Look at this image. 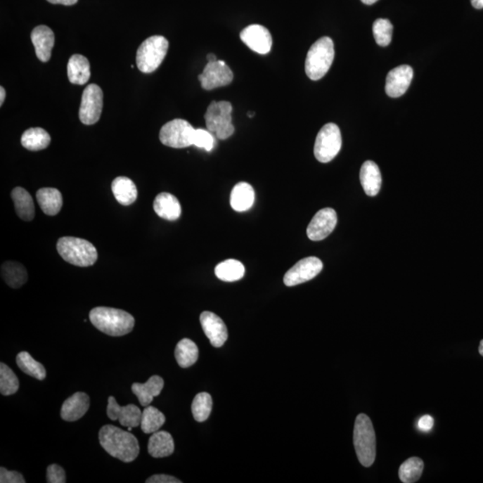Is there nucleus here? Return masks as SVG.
<instances>
[{"instance_id":"1","label":"nucleus","mask_w":483,"mask_h":483,"mask_svg":"<svg viewBox=\"0 0 483 483\" xmlns=\"http://www.w3.org/2000/svg\"><path fill=\"white\" fill-rule=\"evenodd\" d=\"M101 446L108 454L124 463L134 461L140 453L136 436L114 425H105L98 432Z\"/></svg>"},{"instance_id":"2","label":"nucleus","mask_w":483,"mask_h":483,"mask_svg":"<svg viewBox=\"0 0 483 483\" xmlns=\"http://www.w3.org/2000/svg\"><path fill=\"white\" fill-rule=\"evenodd\" d=\"M90 321L97 330L111 337H122L134 327V318L120 309L96 307L90 311Z\"/></svg>"},{"instance_id":"3","label":"nucleus","mask_w":483,"mask_h":483,"mask_svg":"<svg viewBox=\"0 0 483 483\" xmlns=\"http://www.w3.org/2000/svg\"><path fill=\"white\" fill-rule=\"evenodd\" d=\"M354 445L361 465H373L376 458V435L373 423L364 413H360L354 423Z\"/></svg>"},{"instance_id":"4","label":"nucleus","mask_w":483,"mask_h":483,"mask_svg":"<svg viewBox=\"0 0 483 483\" xmlns=\"http://www.w3.org/2000/svg\"><path fill=\"white\" fill-rule=\"evenodd\" d=\"M57 250L65 262L78 267H90L98 259L97 249L84 239L65 236L58 239Z\"/></svg>"},{"instance_id":"5","label":"nucleus","mask_w":483,"mask_h":483,"mask_svg":"<svg viewBox=\"0 0 483 483\" xmlns=\"http://www.w3.org/2000/svg\"><path fill=\"white\" fill-rule=\"evenodd\" d=\"M335 58L333 41L322 37L309 49L305 60V73L313 81L320 80L330 70Z\"/></svg>"},{"instance_id":"6","label":"nucleus","mask_w":483,"mask_h":483,"mask_svg":"<svg viewBox=\"0 0 483 483\" xmlns=\"http://www.w3.org/2000/svg\"><path fill=\"white\" fill-rule=\"evenodd\" d=\"M169 46V41L163 36L146 39L137 51L136 65L139 70L144 74L156 71L165 58Z\"/></svg>"},{"instance_id":"7","label":"nucleus","mask_w":483,"mask_h":483,"mask_svg":"<svg viewBox=\"0 0 483 483\" xmlns=\"http://www.w3.org/2000/svg\"><path fill=\"white\" fill-rule=\"evenodd\" d=\"M232 104L228 101H212L205 113L207 129L219 140L228 139L235 132L232 124Z\"/></svg>"},{"instance_id":"8","label":"nucleus","mask_w":483,"mask_h":483,"mask_svg":"<svg viewBox=\"0 0 483 483\" xmlns=\"http://www.w3.org/2000/svg\"><path fill=\"white\" fill-rule=\"evenodd\" d=\"M342 136L340 127L333 123L325 124L314 144V155L321 163L330 162L340 152Z\"/></svg>"},{"instance_id":"9","label":"nucleus","mask_w":483,"mask_h":483,"mask_svg":"<svg viewBox=\"0 0 483 483\" xmlns=\"http://www.w3.org/2000/svg\"><path fill=\"white\" fill-rule=\"evenodd\" d=\"M195 130L186 120H174L161 128L160 140L164 146L182 149L193 146Z\"/></svg>"},{"instance_id":"10","label":"nucleus","mask_w":483,"mask_h":483,"mask_svg":"<svg viewBox=\"0 0 483 483\" xmlns=\"http://www.w3.org/2000/svg\"><path fill=\"white\" fill-rule=\"evenodd\" d=\"M103 108V93L97 84L88 85L82 95L79 118L81 122L91 126L100 120Z\"/></svg>"},{"instance_id":"11","label":"nucleus","mask_w":483,"mask_h":483,"mask_svg":"<svg viewBox=\"0 0 483 483\" xmlns=\"http://www.w3.org/2000/svg\"><path fill=\"white\" fill-rule=\"evenodd\" d=\"M198 79L202 87L210 91L231 84L234 74L224 61L216 60L208 62Z\"/></svg>"},{"instance_id":"12","label":"nucleus","mask_w":483,"mask_h":483,"mask_svg":"<svg viewBox=\"0 0 483 483\" xmlns=\"http://www.w3.org/2000/svg\"><path fill=\"white\" fill-rule=\"evenodd\" d=\"M323 269V264L317 257H307L299 261L284 276V284L287 287L305 283L316 277Z\"/></svg>"},{"instance_id":"13","label":"nucleus","mask_w":483,"mask_h":483,"mask_svg":"<svg viewBox=\"0 0 483 483\" xmlns=\"http://www.w3.org/2000/svg\"><path fill=\"white\" fill-rule=\"evenodd\" d=\"M337 223L336 212L325 208L318 212L307 228V236L311 241H321L333 232Z\"/></svg>"},{"instance_id":"14","label":"nucleus","mask_w":483,"mask_h":483,"mask_svg":"<svg viewBox=\"0 0 483 483\" xmlns=\"http://www.w3.org/2000/svg\"><path fill=\"white\" fill-rule=\"evenodd\" d=\"M240 38L252 51L257 52L259 54H268L271 51V34L264 26L249 25L240 32Z\"/></svg>"},{"instance_id":"15","label":"nucleus","mask_w":483,"mask_h":483,"mask_svg":"<svg viewBox=\"0 0 483 483\" xmlns=\"http://www.w3.org/2000/svg\"><path fill=\"white\" fill-rule=\"evenodd\" d=\"M203 332L214 347H221L228 340V333L225 322L212 311H203L200 316Z\"/></svg>"},{"instance_id":"16","label":"nucleus","mask_w":483,"mask_h":483,"mask_svg":"<svg viewBox=\"0 0 483 483\" xmlns=\"http://www.w3.org/2000/svg\"><path fill=\"white\" fill-rule=\"evenodd\" d=\"M108 418L112 420H120V425L124 427H138L141 425L143 413L139 407L136 405H127L121 406L118 405L114 397H108L107 408Z\"/></svg>"},{"instance_id":"17","label":"nucleus","mask_w":483,"mask_h":483,"mask_svg":"<svg viewBox=\"0 0 483 483\" xmlns=\"http://www.w3.org/2000/svg\"><path fill=\"white\" fill-rule=\"evenodd\" d=\"M413 77V68L410 65H400L392 69L387 75L385 90L391 98H399L406 93Z\"/></svg>"},{"instance_id":"18","label":"nucleus","mask_w":483,"mask_h":483,"mask_svg":"<svg viewBox=\"0 0 483 483\" xmlns=\"http://www.w3.org/2000/svg\"><path fill=\"white\" fill-rule=\"evenodd\" d=\"M31 39L37 58L41 62H48L51 58L52 49L55 44L53 31L48 26L39 25L32 32Z\"/></svg>"},{"instance_id":"19","label":"nucleus","mask_w":483,"mask_h":483,"mask_svg":"<svg viewBox=\"0 0 483 483\" xmlns=\"http://www.w3.org/2000/svg\"><path fill=\"white\" fill-rule=\"evenodd\" d=\"M90 408V397L84 392L75 393L68 397L61 407V418L65 422H75L81 419Z\"/></svg>"},{"instance_id":"20","label":"nucleus","mask_w":483,"mask_h":483,"mask_svg":"<svg viewBox=\"0 0 483 483\" xmlns=\"http://www.w3.org/2000/svg\"><path fill=\"white\" fill-rule=\"evenodd\" d=\"M360 180L367 195L375 196L380 193L382 179L379 167L375 162L367 160L363 164L360 171Z\"/></svg>"},{"instance_id":"21","label":"nucleus","mask_w":483,"mask_h":483,"mask_svg":"<svg viewBox=\"0 0 483 483\" xmlns=\"http://www.w3.org/2000/svg\"><path fill=\"white\" fill-rule=\"evenodd\" d=\"M153 209L157 216L170 221L179 219L182 213L179 200L169 193H161L156 197L153 202Z\"/></svg>"},{"instance_id":"22","label":"nucleus","mask_w":483,"mask_h":483,"mask_svg":"<svg viewBox=\"0 0 483 483\" xmlns=\"http://www.w3.org/2000/svg\"><path fill=\"white\" fill-rule=\"evenodd\" d=\"M175 443L170 433L164 430H157L148 443V452L154 458H167L173 454Z\"/></svg>"},{"instance_id":"23","label":"nucleus","mask_w":483,"mask_h":483,"mask_svg":"<svg viewBox=\"0 0 483 483\" xmlns=\"http://www.w3.org/2000/svg\"><path fill=\"white\" fill-rule=\"evenodd\" d=\"M164 380L162 378L157 375L150 377L146 383H134L132 391L134 395L143 406H150L154 397H157L162 391Z\"/></svg>"},{"instance_id":"24","label":"nucleus","mask_w":483,"mask_h":483,"mask_svg":"<svg viewBox=\"0 0 483 483\" xmlns=\"http://www.w3.org/2000/svg\"><path fill=\"white\" fill-rule=\"evenodd\" d=\"M255 200L254 188L248 183L236 185L230 195V205L236 212H244L252 208Z\"/></svg>"},{"instance_id":"25","label":"nucleus","mask_w":483,"mask_h":483,"mask_svg":"<svg viewBox=\"0 0 483 483\" xmlns=\"http://www.w3.org/2000/svg\"><path fill=\"white\" fill-rule=\"evenodd\" d=\"M67 75L71 84L83 85L91 78L90 63L83 55L75 54L69 59Z\"/></svg>"},{"instance_id":"26","label":"nucleus","mask_w":483,"mask_h":483,"mask_svg":"<svg viewBox=\"0 0 483 483\" xmlns=\"http://www.w3.org/2000/svg\"><path fill=\"white\" fill-rule=\"evenodd\" d=\"M36 199L42 212L48 216L58 214L63 205L61 193L56 188H41L36 193Z\"/></svg>"},{"instance_id":"27","label":"nucleus","mask_w":483,"mask_h":483,"mask_svg":"<svg viewBox=\"0 0 483 483\" xmlns=\"http://www.w3.org/2000/svg\"><path fill=\"white\" fill-rule=\"evenodd\" d=\"M11 197L14 202L16 214L25 221L34 219L35 207L31 195L22 187H15L12 191Z\"/></svg>"},{"instance_id":"28","label":"nucleus","mask_w":483,"mask_h":483,"mask_svg":"<svg viewBox=\"0 0 483 483\" xmlns=\"http://www.w3.org/2000/svg\"><path fill=\"white\" fill-rule=\"evenodd\" d=\"M115 198L121 205H133L137 199L136 186L130 179L126 176H118L111 185Z\"/></svg>"},{"instance_id":"29","label":"nucleus","mask_w":483,"mask_h":483,"mask_svg":"<svg viewBox=\"0 0 483 483\" xmlns=\"http://www.w3.org/2000/svg\"><path fill=\"white\" fill-rule=\"evenodd\" d=\"M1 276L6 284L12 288H20L27 282L25 268L16 262H6L1 266Z\"/></svg>"},{"instance_id":"30","label":"nucleus","mask_w":483,"mask_h":483,"mask_svg":"<svg viewBox=\"0 0 483 483\" xmlns=\"http://www.w3.org/2000/svg\"><path fill=\"white\" fill-rule=\"evenodd\" d=\"M51 142V136L42 128H30L22 134V146L32 152H38L46 149Z\"/></svg>"},{"instance_id":"31","label":"nucleus","mask_w":483,"mask_h":483,"mask_svg":"<svg viewBox=\"0 0 483 483\" xmlns=\"http://www.w3.org/2000/svg\"><path fill=\"white\" fill-rule=\"evenodd\" d=\"M175 356L180 367H191L198 360V347H197L195 342L189 340V338H183L176 344Z\"/></svg>"},{"instance_id":"32","label":"nucleus","mask_w":483,"mask_h":483,"mask_svg":"<svg viewBox=\"0 0 483 483\" xmlns=\"http://www.w3.org/2000/svg\"><path fill=\"white\" fill-rule=\"evenodd\" d=\"M245 266L236 259H226L215 268V274L220 281L234 282L245 276Z\"/></svg>"},{"instance_id":"33","label":"nucleus","mask_w":483,"mask_h":483,"mask_svg":"<svg viewBox=\"0 0 483 483\" xmlns=\"http://www.w3.org/2000/svg\"><path fill=\"white\" fill-rule=\"evenodd\" d=\"M166 422V417L154 406H146L143 410L141 428L144 433L150 434L160 430Z\"/></svg>"},{"instance_id":"34","label":"nucleus","mask_w":483,"mask_h":483,"mask_svg":"<svg viewBox=\"0 0 483 483\" xmlns=\"http://www.w3.org/2000/svg\"><path fill=\"white\" fill-rule=\"evenodd\" d=\"M16 363L25 373L39 380L46 378V370L41 363L35 361L27 352H21L16 356Z\"/></svg>"},{"instance_id":"35","label":"nucleus","mask_w":483,"mask_h":483,"mask_svg":"<svg viewBox=\"0 0 483 483\" xmlns=\"http://www.w3.org/2000/svg\"><path fill=\"white\" fill-rule=\"evenodd\" d=\"M425 464L419 458H411L407 459L400 465L399 478L404 483H413L418 481L423 475Z\"/></svg>"},{"instance_id":"36","label":"nucleus","mask_w":483,"mask_h":483,"mask_svg":"<svg viewBox=\"0 0 483 483\" xmlns=\"http://www.w3.org/2000/svg\"><path fill=\"white\" fill-rule=\"evenodd\" d=\"M212 399L209 393L197 394L192 404V413L196 422H205L212 413Z\"/></svg>"},{"instance_id":"37","label":"nucleus","mask_w":483,"mask_h":483,"mask_svg":"<svg viewBox=\"0 0 483 483\" xmlns=\"http://www.w3.org/2000/svg\"><path fill=\"white\" fill-rule=\"evenodd\" d=\"M19 380L14 371L5 363H0V392L3 396H11L18 392Z\"/></svg>"},{"instance_id":"38","label":"nucleus","mask_w":483,"mask_h":483,"mask_svg":"<svg viewBox=\"0 0 483 483\" xmlns=\"http://www.w3.org/2000/svg\"><path fill=\"white\" fill-rule=\"evenodd\" d=\"M374 39L381 47L389 46L392 39L393 25L389 20L377 19L373 26Z\"/></svg>"},{"instance_id":"39","label":"nucleus","mask_w":483,"mask_h":483,"mask_svg":"<svg viewBox=\"0 0 483 483\" xmlns=\"http://www.w3.org/2000/svg\"><path fill=\"white\" fill-rule=\"evenodd\" d=\"M215 140L213 134L208 129H196L195 138H193V146L210 152L214 148Z\"/></svg>"},{"instance_id":"40","label":"nucleus","mask_w":483,"mask_h":483,"mask_svg":"<svg viewBox=\"0 0 483 483\" xmlns=\"http://www.w3.org/2000/svg\"><path fill=\"white\" fill-rule=\"evenodd\" d=\"M67 482L65 472L61 466L58 465H51L47 468V482L49 483H65Z\"/></svg>"},{"instance_id":"41","label":"nucleus","mask_w":483,"mask_h":483,"mask_svg":"<svg viewBox=\"0 0 483 483\" xmlns=\"http://www.w3.org/2000/svg\"><path fill=\"white\" fill-rule=\"evenodd\" d=\"M0 482L1 483H25V479L20 472L8 471L5 468H0Z\"/></svg>"},{"instance_id":"42","label":"nucleus","mask_w":483,"mask_h":483,"mask_svg":"<svg viewBox=\"0 0 483 483\" xmlns=\"http://www.w3.org/2000/svg\"><path fill=\"white\" fill-rule=\"evenodd\" d=\"M147 483H181L180 479L166 475H155L146 479Z\"/></svg>"},{"instance_id":"43","label":"nucleus","mask_w":483,"mask_h":483,"mask_svg":"<svg viewBox=\"0 0 483 483\" xmlns=\"http://www.w3.org/2000/svg\"><path fill=\"white\" fill-rule=\"evenodd\" d=\"M433 425H434V420L430 416H423L419 420L418 427L423 432H429V430L432 429Z\"/></svg>"},{"instance_id":"44","label":"nucleus","mask_w":483,"mask_h":483,"mask_svg":"<svg viewBox=\"0 0 483 483\" xmlns=\"http://www.w3.org/2000/svg\"><path fill=\"white\" fill-rule=\"evenodd\" d=\"M51 4H59L64 6H73L77 4L78 0H48Z\"/></svg>"},{"instance_id":"45","label":"nucleus","mask_w":483,"mask_h":483,"mask_svg":"<svg viewBox=\"0 0 483 483\" xmlns=\"http://www.w3.org/2000/svg\"><path fill=\"white\" fill-rule=\"evenodd\" d=\"M472 5L476 9L483 8V0H471Z\"/></svg>"},{"instance_id":"46","label":"nucleus","mask_w":483,"mask_h":483,"mask_svg":"<svg viewBox=\"0 0 483 483\" xmlns=\"http://www.w3.org/2000/svg\"><path fill=\"white\" fill-rule=\"evenodd\" d=\"M5 98H6L5 89L3 87H0V106H2L3 103H4Z\"/></svg>"},{"instance_id":"47","label":"nucleus","mask_w":483,"mask_h":483,"mask_svg":"<svg viewBox=\"0 0 483 483\" xmlns=\"http://www.w3.org/2000/svg\"><path fill=\"white\" fill-rule=\"evenodd\" d=\"M361 1L366 5H373L375 4L377 1H379V0H361Z\"/></svg>"},{"instance_id":"48","label":"nucleus","mask_w":483,"mask_h":483,"mask_svg":"<svg viewBox=\"0 0 483 483\" xmlns=\"http://www.w3.org/2000/svg\"><path fill=\"white\" fill-rule=\"evenodd\" d=\"M207 60H208V62H212L218 60V59H217L216 56L214 54H209L208 56H207Z\"/></svg>"},{"instance_id":"49","label":"nucleus","mask_w":483,"mask_h":483,"mask_svg":"<svg viewBox=\"0 0 483 483\" xmlns=\"http://www.w3.org/2000/svg\"><path fill=\"white\" fill-rule=\"evenodd\" d=\"M479 354H481L482 356H483V340H482L481 343H479Z\"/></svg>"}]
</instances>
